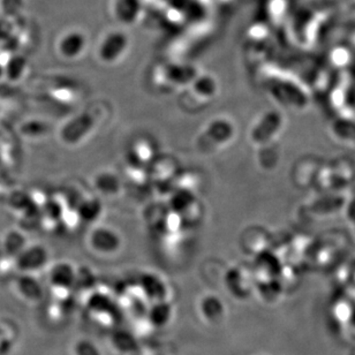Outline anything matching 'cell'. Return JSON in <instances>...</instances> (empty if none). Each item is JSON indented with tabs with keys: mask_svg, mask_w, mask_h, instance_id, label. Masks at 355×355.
I'll list each match as a JSON object with an SVG mask.
<instances>
[{
	"mask_svg": "<svg viewBox=\"0 0 355 355\" xmlns=\"http://www.w3.org/2000/svg\"><path fill=\"white\" fill-rule=\"evenodd\" d=\"M111 116V107L106 103H97L90 109L69 120L62 128V140L69 146L83 142L104 126Z\"/></svg>",
	"mask_w": 355,
	"mask_h": 355,
	"instance_id": "1",
	"label": "cell"
},
{
	"mask_svg": "<svg viewBox=\"0 0 355 355\" xmlns=\"http://www.w3.org/2000/svg\"><path fill=\"white\" fill-rule=\"evenodd\" d=\"M236 137V123L230 116H215L200 130L195 139V149L205 156L217 154L229 147Z\"/></svg>",
	"mask_w": 355,
	"mask_h": 355,
	"instance_id": "2",
	"label": "cell"
},
{
	"mask_svg": "<svg viewBox=\"0 0 355 355\" xmlns=\"http://www.w3.org/2000/svg\"><path fill=\"white\" fill-rule=\"evenodd\" d=\"M218 89V83L215 76L198 74L196 79L182 92L181 109L191 113L207 109L217 97Z\"/></svg>",
	"mask_w": 355,
	"mask_h": 355,
	"instance_id": "3",
	"label": "cell"
},
{
	"mask_svg": "<svg viewBox=\"0 0 355 355\" xmlns=\"http://www.w3.org/2000/svg\"><path fill=\"white\" fill-rule=\"evenodd\" d=\"M198 74L193 66H162L153 76V85L161 94L184 92Z\"/></svg>",
	"mask_w": 355,
	"mask_h": 355,
	"instance_id": "4",
	"label": "cell"
},
{
	"mask_svg": "<svg viewBox=\"0 0 355 355\" xmlns=\"http://www.w3.org/2000/svg\"><path fill=\"white\" fill-rule=\"evenodd\" d=\"M130 46V36L126 31L123 29H110L99 40L96 53L103 65H116L125 58Z\"/></svg>",
	"mask_w": 355,
	"mask_h": 355,
	"instance_id": "5",
	"label": "cell"
},
{
	"mask_svg": "<svg viewBox=\"0 0 355 355\" xmlns=\"http://www.w3.org/2000/svg\"><path fill=\"white\" fill-rule=\"evenodd\" d=\"M179 168L180 166L175 161V158L170 156H161L156 158L149 168L150 188L159 191V194L168 193L178 175H180Z\"/></svg>",
	"mask_w": 355,
	"mask_h": 355,
	"instance_id": "6",
	"label": "cell"
},
{
	"mask_svg": "<svg viewBox=\"0 0 355 355\" xmlns=\"http://www.w3.org/2000/svg\"><path fill=\"white\" fill-rule=\"evenodd\" d=\"M88 241L94 253L103 257H112L123 246V240L119 233L107 225L96 226L89 234Z\"/></svg>",
	"mask_w": 355,
	"mask_h": 355,
	"instance_id": "7",
	"label": "cell"
},
{
	"mask_svg": "<svg viewBox=\"0 0 355 355\" xmlns=\"http://www.w3.org/2000/svg\"><path fill=\"white\" fill-rule=\"evenodd\" d=\"M142 5L140 0H113L111 13L114 20L123 26H133L140 20Z\"/></svg>",
	"mask_w": 355,
	"mask_h": 355,
	"instance_id": "8",
	"label": "cell"
},
{
	"mask_svg": "<svg viewBox=\"0 0 355 355\" xmlns=\"http://www.w3.org/2000/svg\"><path fill=\"white\" fill-rule=\"evenodd\" d=\"M49 253L40 245L26 247L17 257V266L24 272H33L44 268L48 263Z\"/></svg>",
	"mask_w": 355,
	"mask_h": 355,
	"instance_id": "9",
	"label": "cell"
},
{
	"mask_svg": "<svg viewBox=\"0 0 355 355\" xmlns=\"http://www.w3.org/2000/svg\"><path fill=\"white\" fill-rule=\"evenodd\" d=\"M155 159H156V151H155L154 144L149 139H139L132 144L126 162L150 168Z\"/></svg>",
	"mask_w": 355,
	"mask_h": 355,
	"instance_id": "10",
	"label": "cell"
},
{
	"mask_svg": "<svg viewBox=\"0 0 355 355\" xmlns=\"http://www.w3.org/2000/svg\"><path fill=\"white\" fill-rule=\"evenodd\" d=\"M86 35L83 31H69L59 42V52L66 59L79 58L87 48Z\"/></svg>",
	"mask_w": 355,
	"mask_h": 355,
	"instance_id": "11",
	"label": "cell"
},
{
	"mask_svg": "<svg viewBox=\"0 0 355 355\" xmlns=\"http://www.w3.org/2000/svg\"><path fill=\"white\" fill-rule=\"evenodd\" d=\"M94 186L99 194L104 195V198H116L123 191V178L114 172L104 170L94 178Z\"/></svg>",
	"mask_w": 355,
	"mask_h": 355,
	"instance_id": "12",
	"label": "cell"
},
{
	"mask_svg": "<svg viewBox=\"0 0 355 355\" xmlns=\"http://www.w3.org/2000/svg\"><path fill=\"white\" fill-rule=\"evenodd\" d=\"M52 286L60 290H69L76 282V271L67 262L55 264L49 275Z\"/></svg>",
	"mask_w": 355,
	"mask_h": 355,
	"instance_id": "13",
	"label": "cell"
},
{
	"mask_svg": "<svg viewBox=\"0 0 355 355\" xmlns=\"http://www.w3.org/2000/svg\"><path fill=\"white\" fill-rule=\"evenodd\" d=\"M76 211L79 216L80 220L87 223L96 222L102 214V203L99 198L90 196L88 198H81L78 205H76Z\"/></svg>",
	"mask_w": 355,
	"mask_h": 355,
	"instance_id": "14",
	"label": "cell"
},
{
	"mask_svg": "<svg viewBox=\"0 0 355 355\" xmlns=\"http://www.w3.org/2000/svg\"><path fill=\"white\" fill-rule=\"evenodd\" d=\"M17 291L21 297L31 302H37L43 297L41 284L34 277L24 276L17 280Z\"/></svg>",
	"mask_w": 355,
	"mask_h": 355,
	"instance_id": "15",
	"label": "cell"
},
{
	"mask_svg": "<svg viewBox=\"0 0 355 355\" xmlns=\"http://www.w3.org/2000/svg\"><path fill=\"white\" fill-rule=\"evenodd\" d=\"M27 67V60L24 55H13L5 66V76L10 81L20 80Z\"/></svg>",
	"mask_w": 355,
	"mask_h": 355,
	"instance_id": "16",
	"label": "cell"
},
{
	"mask_svg": "<svg viewBox=\"0 0 355 355\" xmlns=\"http://www.w3.org/2000/svg\"><path fill=\"white\" fill-rule=\"evenodd\" d=\"M26 248V239L21 233L10 232L5 240V250L7 253L17 257Z\"/></svg>",
	"mask_w": 355,
	"mask_h": 355,
	"instance_id": "17",
	"label": "cell"
},
{
	"mask_svg": "<svg viewBox=\"0 0 355 355\" xmlns=\"http://www.w3.org/2000/svg\"><path fill=\"white\" fill-rule=\"evenodd\" d=\"M43 214L52 222H60L64 217V207L60 202L50 200L45 203Z\"/></svg>",
	"mask_w": 355,
	"mask_h": 355,
	"instance_id": "18",
	"label": "cell"
},
{
	"mask_svg": "<svg viewBox=\"0 0 355 355\" xmlns=\"http://www.w3.org/2000/svg\"><path fill=\"white\" fill-rule=\"evenodd\" d=\"M13 337L10 335V329L0 324V355H6L13 349Z\"/></svg>",
	"mask_w": 355,
	"mask_h": 355,
	"instance_id": "19",
	"label": "cell"
},
{
	"mask_svg": "<svg viewBox=\"0 0 355 355\" xmlns=\"http://www.w3.org/2000/svg\"><path fill=\"white\" fill-rule=\"evenodd\" d=\"M3 76H5V66L0 62V78Z\"/></svg>",
	"mask_w": 355,
	"mask_h": 355,
	"instance_id": "20",
	"label": "cell"
}]
</instances>
